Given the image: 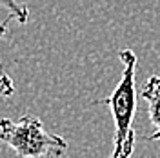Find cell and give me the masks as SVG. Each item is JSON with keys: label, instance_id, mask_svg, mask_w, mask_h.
I'll use <instances>...</instances> for the list:
<instances>
[{"label": "cell", "instance_id": "cell-1", "mask_svg": "<svg viewBox=\"0 0 160 158\" xmlns=\"http://www.w3.org/2000/svg\"><path fill=\"white\" fill-rule=\"evenodd\" d=\"M120 62L124 64L122 78L109 96L98 100V104L108 106L115 124L113 135V153L108 158H131L135 151V129L133 118L137 113V89H135V73H137V55L131 49H122L118 53Z\"/></svg>", "mask_w": 160, "mask_h": 158}, {"label": "cell", "instance_id": "cell-2", "mask_svg": "<svg viewBox=\"0 0 160 158\" xmlns=\"http://www.w3.org/2000/svg\"><path fill=\"white\" fill-rule=\"evenodd\" d=\"M0 142L15 151L18 158H62L68 142L60 135L48 133L42 120L24 115L18 120H0Z\"/></svg>", "mask_w": 160, "mask_h": 158}, {"label": "cell", "instance_id": "cell-3", "mask_svg": "<svg viewBox=\"0 0 160 158\" xmlns=\"http://www.w3.org/2000/svg\"><path fill=\"white\" fill-rule=\"evenodd\" d=\"M142 98L148 102V115L153 124L155 131L151 133L148 140H160V77L153 75L144 82L142 86Z\"/></svg>", "mask_w": 160, "mask_h": 158}, {"label": "cell", "instance_id": "cell-4", "mask_svg": "<svg viewBox=\"0 0 160 158\" xmlns=\"http://www.w3.org/2000/svg\"><path fill=\"white\" fill-rule=\"evenodd\" d=\"M0 9H6L20 24H28V20H29V9H28V6L20 4L18 0H0Z\"/></svg>", "mask_w": 160, "mask_h": 158}, {"label": "cell", "instance_id": "cell-5", "mask_svg": "<svg viewBox=\"0 0 160 158\" xmlns=\"http://www.w3.org/2000/svg\"><path fill=\"white\" fill-rule=\"evenodd\" d=\"M13 93H15V84L8 73H4L0 77V96H11Z\"/></svg>", "mask_w": 160, "mask_h": 158}]
</instances>
